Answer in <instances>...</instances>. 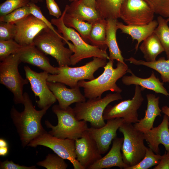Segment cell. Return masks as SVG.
<instances>
[{"mask_svg": "<svg viewBox=\"0 0 169 169\" xmlns=\"http://www.w3.org/2000/svg\"><path fill=\"white\" fill-rule=\"evenodd\" d=\"M23 110L18 111L13 106L10 111V116L16 127L23 147L28 146L33 139L46 131L41 123L43 116L50 107L35 109L28 94L23 93Z\"/></svg>", "mask_w": 169, "mask_h": 169, "instance_id": "6da1fadb", "label": "cell"}, {"mask_svg": "<svg viewBox=\"0 0 169 169\" xmlns=\"http://www.w3.org/2000/svg\"><path fill=\"white\" fill-rule=\"evenodd\" d=\"M114 60L109 59L103 67L102 74L97 78L89 81L82 80L78 82V86L83 88L86 98L101 97L103 93L107 91L120 93L122 91L116 82L126 73H129L130 69L125 63L119 61H117L116 68H114Z\"/></svg>", "mask_w": 169, "mask_h": 169, "instance_id": "7a4b0ae2", "label": "cell"}, {"mask_svg": "<svg viewBox=\"0 0 169 169\" xmlns=\"http://www.w3.org/2000/svg\"><path fill=\"white\" fill-rule=\"evenodd\" d=\"M68 6V5H66L59 18H53L51 22L57 27L58 32L62 34L69 48L73 51L71 57V65H74L84 59L92 57L109 60V56L106 52L86 43L74 29L65 25L63 18Z\"/></svg>", "mask_w": 169, "mask_h": 169, "instance_id": "3957f363", "label": "cell"}, {"mask_svg": "<svg viewBox=\"0 0 169 169\" xmlns=\"http://www.w3.org/2000/svg\"><path fill=\"white\" fill-rule=\"evenodd\" d=\"M52 110L57 116V125L54 126L48 120L45 122L46 126L51 129L48 133L52 136L75 140L80 138L87 131V122L77 120L73 108L69 106L64 109L55 105L52 107Z\"/></svg>", "mask_w": 169, "mask_h": 169, "instance_id": "277c9868", "label": "cell"}, {"mask_svg": "<svg viewBox=\"0 0 169 169\" xmlns=\"http://www.w3.org/2000/svg\"><path fill=\"white\" fill-rule=\"evenodd\" d=\"M122 99L120 93L115 92L108 94L103 98L88 99L87 101L76 103L73 108L75 117L78 120L89 122L92 127L100 128L106 124L103 114L107 106Z\"/></svg>", "mask_w": 169, "mask_h": 169, "instance_id": "5b68a950", "label": "cell"}, {"mask_svg": "<svg viewBox=\"0 0 169 169\" xmlns=\"http://www.w3.org/2000/svg\"><path fill=\"white\" fill-rule=\"evenodd\" d=\"M66 41L59 35L47 28L42 30L35 37L33 44L45 55L54 58L59 66L71 65V57L74 52L65 47Z\"/></svg>", "mask_w": 169, "mask_h": 169, "instance_id": "8992f818", "label": "cell"}, {"mask_svg": "<svg viewBox=\"0 0 169 169\" xmlns=\"http://www.w3.org/2000/svg\"><path fill=\"white\" fill-rule=\"evenodd\" d=\"M107 59L95 57L92 60L84 65L71 67L68 65L59 66L57 74H49L47 80L51 82H59L74 88L78 86L80 80H92L95 77V73L100 68H103L107 63Z\"/></svg>", "mask_w": 169, "mask_h": 169, "instance_id": "52a82bcc", "label": "cell"}, {"mask_svg": "<svg viewBox=\"0 0 169 169\" xmlns=\"http://www.w3.org/2000/svg\"><path fill=\"white\" fill-rule=\"evenodd\" d=\"M21 63L18 53L12 54L1 61L0 63V83L13 94L16 104H23V87L29 81L23 78L18 71Z\"/></svg>", "mask_w": 169, "mask_h": 169, "instance_id": "ba28073f", "label": "cell"}, {"mask_svg": "<svg viewBox=\"0 0 169 169\" xmlns=\"http://www.w3.org/2000/svg\"><path fill=\"white\" fill-rule=\"evenodd\" d=\"M119 130L124 136L121 148L123 161L129 167L135 166L145 155L147 147L144 143V133L136 129L132 124L125 123Z\"/></svg>", "mask_w": 169, "mask_h": 169, "instance_id": "9c48e42d", "label": "cell"}, {"mask_svg": "<svg viewBox=\"0 0 169 169\" xmlns=\"http://www.w3.org/2000/svg\"><path fill=\"white\" fill-rule=\"evenodd\" d=\"M38 146L51 149L56 154L69 161L74 169H84L76 159L75 140L57 138L46 131L33 139L28 145L33 147Z\"/></svg>", "mask_w": 169, "mask_h": 169, "instance_id": "30bf717a", "label": "cell"}, {"mask_svg": "<svg viewBox=\"0 0 169 169\" xmlns=\"http://www.w3.org/2000/svg\"><path fill=\"white\" fill-rule=\"evenodd\" d=\"M141 87L136 85L135 93L131 99L122 101L113 105H108L103 114L104 119L122 118L124 123H135L139 121L138 110L144 101Z\"/></svg>", "mask_w": 169, "mask_h": 169, "instance_id": "8fae6325", "label": "cell"}, {"mask_svg": "<svg viewBox=\"0 0 169 169\" xmlns=\"http://www.w3.org/2000/svg\"><path fill=\"white\" fill-rule=\"evenodd\" d=\"M155 13L145 0H124L119 18L127 25H144L153 20Z\"/></svg>", "mask_w": 169, "mask_h": 169, "instance_id": "7c38bea8", "label": "cell"}, {"mask_svg": "<svg viewBox=\"0 0 169 169\" xmlns=\"http://www.w3.org/2000/svg\"><path fill=\"white\" fill-rule=\"evenodd\" d=\"M24 69L32 91L35 96L38 97V100L36 101L38 107L41 109L50 107L57 100L47 84L49 74L44 71L37 72L28 66H24Z\"/></svg>", "mask_w": 169, "mask_h": 169, "instance_id": "4fadbf2b", "label": "cell"}, {"mask_svg": "<svg viewBox=\"0 0 169 169\" xmlns=\"http://www.w3.org/2000/svg\"><path fill=\"white\" fill-rule=\"evenodd\" d=\"M124 123L122 118H116L107 120L105 125L100 128L91 127L87 131L94 140L101 154L106 153L113 139L117 137V131Z\"/></svg>", "mask_w": 169, "mask_h": 169, "instance_id": "5bb4252c", "label": "cell"}, {"mask_svg": "<svg viewBox=\"0 0 169 169\" xmlns=\"http://www.w3.org/2000/svg\"><path fill=\"white\" fill-rule=\"evenodd\" d=\"M15 24L16 31L14 39L23 46L33 44L37 35L43 29L48 28L44 22L31 14Z\"/></svg>", "mask_w": 169, "mask_h": 169, "instance_id": "9a60e30c", "label": "cell"}, {"mask_svg": "<svg viewBox=\"0 0 169 169\" xmlns=\"http://www.w3.org/2000/svg\"><path fill=\"white\" fill-rule=\"evenodd\" d=\"M76 159L84 169H87L102 156L94 140L87 130L75 140Z\"/></svg>", "mask_w": 169, "mask_h": 169, "instance_id": "2e32d148", "label": "cell"}, {"mask_svg": "<svg viewBox=\"0 0 169 169\" xmlns=\"http://www.w3.org/2000/svg\"><path fill=\"white\" fill-rule=\"evenodd\" d=\"M18 53L21 62L35 66L50 74L59 73L58 67L52 65L46 55L34 44L23 46Z\"/></svg>", "mask_w": 169, "mask_h": 169, "instance_id": "e0dca14e", "label": "cell"}, {"mask_svg": "<svg viewBox=\"0 0 169 169\" xmlns=\"http://www.w3.org/2000/svg\"><path fill=\"white\" fill-rule=\"evenodd\" d=\"M47 84L58 101V105L62 108H66L74 103L86 101V98L81 93L79 86L69 89L61 82L47 81Z\"/></svg>", "mask_w": 169, "mask_h": 169, "instance_id": "ac0fdd59", "label": "cell"}, {"mask_svg": "<svg viewBox=\"0 0 169 169\" xmlns=\"http://www.w3.org/2000/svg\"><path fill=\"white\" fill-rule=\"evenodd\" d=\"M169 118L165 115L162 122L157 126L143 133L149 148L156 154H160L159 146L162 145L166 151H169Z\"/></svg>", "mask_w": 169, "mask_h": 169, "instance_id": "d6986e66", "label": "cell"}, {"mask_svg": "<svg viewBox=\"0 0 169 169\" xmlns=\"http://www.w3.org/2000/svg\"><path fill=\"white\" fill-rule=\"evenodd\" d=\"M123 139V137H117L114 139L112 147L108 152L90 166L88 169L110 168L114 166L126 169L129 166L123 161L121 152Z\"/></svg>", "mask_w": 169, "mask_h": 169, "instance_id": "ffe728a7", "label": "cell"}, {"mask_svg": "<svg viewBox=\"0 0 169 169\" xmlns=\"http://www.w3.org/2000/svg\"><path fill=\"white\" fill-rule=\"evenodd\" d=\"M146 109L144 117L134 123L133 125L136 130L144 133L153 127V124L157 116H161V109L159 106L160 97L152 94H147Z\"/></svg>", "mask_w": 169, "mask_h": 169, "instance_id": "44dd1931", "label": "cell"}, {"mask_svg": "<svg viewBox=\"0 0 169 169\" xmlns=\"http://www.w3.org/2000/svg\"><path fill=\"white\" fill-rule=\"evenodd\" d=\"M131 75H124L122 78V83L125 85L131 84L140 86L142 90L146 89L153 91L156 93H160L169 96V93L163 86L164 83L161 82L153 71L148 78H143L136 76L130 69Z\"/></svg>", "mask_w": 169, "mask_h": 169, "instance_id": "7402d4cb", "label": "cell"}, {"mask_svg": "<svg viewBox=\"0 0 169 169\" xmlns=\"http://www.w3.org/2000/svg\"><path fill=\"white\" fill-rule=\"evenodd\" d=\"M117 26L122 32L130 36L133 41L136 40V52L138 49L140 43L153 33L158 25L157 20H153L144 25H125L121 22H117Z\"/></svg>", "mask_w": 169, "mask_h": 169, "instance_id": "603a6c76", "label": "cell"}, {"mask_svg": "<svg viewBox=\"0 0 169 169\" xmlns=\"http://www.w3.org/2000/svg\"><path fill=\"white\" fill-rule=\"evenodd\" d=\"M66 13L79 20L87 21L91 24L102 18L95 8L86 6L82 0L72 2L68 5Z\"/></svg>", "mask_w": 169, "mask_h": 169, "instance_id": "cb8c5ba5", "label": "cell"}, {"mask_svg": "<svg viewBox=\"0 0 169 169\" xmlns=\"http://www.w3.org/2000/svg\"><path fill=\"white\" fill-rule=\"evenodd\" d=\"M107 25L106 37V44L109 49L110 59L116 60L125 64L124 58L121 54L116 39V33L118 29L117 26V19H106Z\"/></svg>", "mask_w": 169, "mask_h": 169, "instance_id": "d4e9b609", "label": "cell"}, {"mask_svg": "<svg viewBox=\"0 0 169 169\" xmlns=\"http://www.w3.org/2000/svg\"><path fill=\"white\" fill-rule=\"evenodd\" d=\"M91 24L92 27L89 37V43L91 45L106 52L108 48L105 42L107 20L101 18Z\"/></svg>", "mask_w": 169, "mask_h": 169, "instance_id": "484cf974", "label": "cell"}, {"mask_svg": "<svg viewBox=\"0 0 169 169\" xmlns=\"http://www.w3.org/2000/svg\"><path fill=\"white\" fill-rule=\"evenodd\" d=\"M139 49L146 61L148 62L156 60L157 56L164 51L161 42L154 33L143 41Z\"/></svg>", "mask_w": 169, "mask_h": 169, "instance_id": "4316f807", "label": "cell"}, {"mask_svg": "<svg viewBox=\"0 0 169 169\" xmlns=\"http://www.w3.org/2000/svg\"><path fill=\"white\" fill-rule=\"evenodd\" d=\"M125 60L134 65H144L155 70L160 74L163 83H169V59L166 60L164 57H162L151 62L137 60L132 57Z\"/></svg>", "mask_w": 169, "mask_h": 169, "instance_id": "83f0119b", "label": "cell"}, {"mask_svg": "<svg viewBox=\"0 0 169 169\" xmlns=\"http://www.w3.org/2000/svg\"><path fill=\"white\" fill-rule=\"evenodd\" d=\"M124 0H95L96 8L101 17L107 19L119 18L120 10Z\"/></svg>", "mask_w": 169, "mask_h": 169, "instance_id": "f1b7e54d", "label": "cell"}, {"mask_svg": "<svg viewBox=\"0 0 169 169\" xmlns=\"http://www.w3.org/2000/svg\"><path fill=\"white\" fill-rule=\"evenodd\" d=\"M64 23L68 27L76 29L79 33L81 36L86 43H89V37L92 24L79 20L66 13L63 18Z\"/></svg>", "mask_w": 169, "mask_h": 169, "instance_id": "f546056e", "label": "cell"}, {"mask_svg": "<svg viewBox=\"0 0 169 169\" xmlns=\"http://www.w3.org/2000/svg\"><path fill=\"white\" fill-rule=\"evenodd\" d=\"M158 25L154 33L162 46L167 59H169V27L166 19L160 16L157 18Z\"/></svg>", "mask_w": 169, "mask_h": 169, "instance_id": "4dcf8cb0", "label": "cell"}, {"mask_svg": "<svg viewBox=\"0 0 169 169\" xmlns=\"http://www.w3.org/2000/svg\"><path fill=\"white\" fill-rule=\"evenodd\" d=\"M161 156L160 154H156L150 148L147 147L143 159L137 164L129 166L126 169H148L157 165Z\"/></svg>", "mask_w": 169, "mask_h": 169, "instance_id": "1f68e13d", "label": "cell"}, {"mask_svg": "<svg viewBox=\"0 0 169 169\" xmlns=\"http://www.w3.org/2000/svg\"><path fill=\"white\" fill-rule=\"evenodd\" d=\"M37 164L47 169H66L68 166L64 159L54 154H48L44 160L38 162Z\"/></svg>", "mask_w": 169, "mask_h": 169, "instance_id": "d6a6232c", "label": "cell"}, {"mask_svg": "<svg viewBox=\"0 0 169 169\" xmlns=\"http://www.w3.org/2000/svg\"><path fill=\"white\" fill-rule=\"evenodd\" d=\"M28 5L17 9L4 16H0V22L15 24L30 14Z\"/></svg>", "mask_w": 169, "mask_h": 169, "instance_id": "836d02e7", "label": "cell"}, {"mask_svg": "<svg viewBox=\"0 0 169 169\" xmlns=\"http://www.w3.org/2000/svg\"><path fill=\"white\" fill-rule=\"evenodd\" d=\"M23 46L14 39L0 41V60L1 61L10 55L18 53Z\"/></svg>", "mask_w": 169, "mask_h": 169, "instance_id": "e575fe53", "label": "cell"}, {"mask_svg": "<svg viewBox=\"0 0 169 169\" xmlns=\"http://www.w3.org/2000/svg\"><path fill=\"white\" fill-rule=\"evenodd\" d=\"M30 0H6L0 5V16H4L28 5Z\"/></svg>", "mask_w": 169, "mask_h": 169, "instance_id": "d590c367", "label": "cell"}, {"mask_svg": "<svg viewBox=\"0 0 169 169\" xmlns=\"http://www.w3.org/2000/svg\"><path fill=\"white\" fill-rule=\"evenodd\" d=\"M155 14L167 18L169 15V0H145Z\"/></svg>", "mask_w": 169, "mask_h": 169, "instance_id": "8d00e7d4", "label": "cell"}, {"mask_svg": "<svg viewBox=\"0 0 169 169\" xmlns=\"http://www.w3.org/2000/svg\"><path fill=\"white\" fill-rule=\"evenodd\" d=\"M16 31L15 24L0 22V41L14 39Z\"/></svg>", "mask_w": 169, "mask_h": 169, "instance_id": "74e56055", "label": "cell"}, {"mask_svg": "<svg viewBox=\"0 0 169 169\" xmlns=\"http://www.w3.org/2000/svg\"><path fill=\"white\" fill-rule=\"evenodd\" d=\"M31 14L44 22L50 29L59 35H61L53 26V24L43 15L40 8L36 3L30 2L28 4Z\"/></svg>", "mask_w": 169, "mask_h": 169, "instance_id": "f35d334b", "label": "cell"}, {"mask_svg": "<svg viewBox=\"0 0 169 169\" xmlns=\"http://www.w3.org/2000/svg\"><path fill=\"white\" fill-rule=\"evenodd\" d=\"M46 7L49 11V14L56 18H59L62 15L60 8L54 0H45Z\"/></svg>", "mask_w": 169, "mask_h": 169, "instance_id": "ab89813d", "label": "cell"}, {"mask_svg": "<svg viewBox=\"0 0 169 169\" xmlns=\"http://www.w3.org/2000/svg\"><path fill=\"white\" fill-rule=\"evenodd\" d=\"M0 169H36V166H27L16 164L12 161H9L6 160L3 162H0Z\"/></svg>", "mask_w": 169, "mask_h": 169, "instance_id": "60d3db41", "label": "cell"}, {"mask_svg": "<svg viewBox=\"0 0 169 169\" xmlns=\"http://www.w3.org/2000/svg\"><path fill=\"white\" fill-rule=\"evenodd\" d=\"M153 169H169V151H165V153L162 155L159 163Z\"/></svg>", "mask_w": 169, "mask_h": 169, "instance_id": "b9f144b4", "label": "cell"}, {"mask_svg": "<svg viewBox=\"0 0 169 169\" xmlns=\"http://www.w3.org/2000/svg\"><path fill=\"white\" fill-rule=\"evenodd\" d=\"M82 1L86 6L96 8L95 0H82Z\"/></svg>", "mask_w": 169, "mask_h": 169, "instance_id": "7bdbcfd3", "label": "cell"}, {"mask_svg": "<svg viewBox=\"0 0 169 169\" xmlns=\"http://www.w3.org/2000/svg\"><path fill=\"white\" fill-rule=\"evenodd\" d=\"M162 112L166 115L169 119V107L167 105H165L161 109ZM168 125L169 128V120L168 122Z\"/></svg>", "mask_w": 169, "mask_h": 169, "instance_id": "ee69618b", "label": "cell"}, {"mask_svg": "<svg viewBox=\"0 0 169 169\" xmlns=\"http://www.w3.org/2000/svg\"><path fill=\"white\" fill-rule=\"evenodd\" d=\"M8 146L0 147V155L5 156L8 152Z\"/></svg>", "mask_w": 169, "mask_h": 169, "instance_id": "f6af8a7d", "label": "cell"}, {"mask_svg": "<svg viewBox=\"0 0 169 169\" xmlns=\"http://www.w3.org/2000/svg\"><path fill=\"white\" fill-rule=\"evenodd\" d=\"M8 146V144L4 139L1 138L0 139V147Z\"/></svg>", "mask_w": 169, "mask_h": 169, "instance_id": "bcb514c9", "label": "cell"}, {"mask_svg": "<svg viewBox=\"0 0 169 169\" xmlns=\"http://www.w3.org/2000/svg\"><path fill=\"white\" fill-rule=\"evenodd\" d=\"M30 1L32 3L36 4L38 3H41L43 2V0H30Z\"/></svg>", "mask_w": 169, "mask_h": 169, "instance_id": "7dc6e473", "label": "cell"}, {"mask_svg": "<svg viewBox=\"0 0 169 169\" xmlns=\"http://www.w3.org/2000/svg\"><path fill=\"white\" fill-rule=\"evenodd\" d=\"M166 20L168 22H169V15L168 17H167V18L166 19Z\"/></svg>", "mask_w": 169, "mask_h": 169, "instance_id": "c3c4849f", "label": "cell"}, {"mask_svg": "<svg viewBox=\"0 0 169 169\" xmlns=\"http://www.w3.org/2000/svg\"><path fill=\"white\" fill-rule=\"evenodd\" d=\"M77 0H69L70 2H73Z\"/></svg>", "mask_w": 169, "mask_h": 169, "instance_id": "681fc988", "label": "cell"}, {"mask_svg": "<svg viewBox=\"0 0 169 169\" xmlns=\"http://www.w3.org/2000/svg\"></svg>", "mask_w": 169, "mask_h": 169, "instance_id": "f907efd6", "label": "cell"}]
</instances>
